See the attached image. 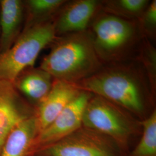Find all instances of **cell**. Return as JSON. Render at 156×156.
Masks as SVG:
<instances>
[{"instance_id":"6da1fadb","label":"cell","mask_w":156,"mask_h":156,"mask_svg":"<svg viewBox=\"0 0 156 156\" xmlns=\"http://www.w3.org/2000/svg\"><path fill=\"white\" fill-rule=\"evenodd\" d=\"M75 85L138 116L145 113L147 102L155 94L138 60L109 64Z\"/></svg>"},{"instance_id":"7a4b0ae2","label":"cell","mask_w":156,"mask_h":156,"mask_svg":"<svg viewBox=\"0 0 156 156\" xmlns=\"http://www.w3.org/2000/svg\"><path fill=\"white\" fill-rule=\"evenodd\" d=\"M39 68L55 79L76 84L104 66L90 31L57 37Z\"/></svg>"},{"instance_id":"3957f363","label":"cell","mask_w":156,"mask_h":156,"mask_svg":"<svg viewBox=\"0 0 156 156\" xmlns=\"http://www.w3.org/2000/svg\"><path fill=\"white\" fill-rule=\"evenodd\" d=\"M96 16L90 31L101 62L104 65L127 60L143 37L138 22L104 12Z\"/></svg>"},{"instance_id":"277c9868","label":"cell","mask_w":156,"mask_h":156,"mask_svg":"<svg viewBox=\"0 0 156 156\" xmlns=\"http://www.w3.org/2000/svg\"><path fill=\"white\" fill-rule=\"evenodd\" d=\"M57 37L52 19L26 27L9 49L0 53V80L13 82L23 71L33 67L41 51Z\"/></svg>"},{"instance_id":"5b68a950","label":"cell","mask_w":156,"mask_h":156,"mask_svg":"<svg viewBox=\"0 0 156 156\" xmlns=\"http://www.w3.org/2000/svg\"><path fill=\"white\" fill-rule=\"evenodd\" d=\"M82 126L105 135L121 146L135 131L136 124L120 106L93 95L84 111Z\"/></svg>"},{"instance_id":"8992f818","label":"cell","mask_w":156,"mask_h":156,"mask_svg":"<svg viewBox=\"0 0 156 156\" xmlns=\"http://www.w3.org/2000/svg\"><path fill=\"white\" fill-rule=\"evenodd\" d=\"M119 146L110 138L82 126L35 154L38 156H119Z\"/></svg>"},{"instance_id":"52a82bcc","label":"cell","mask_w":156,"mask_h":156,"mask_svg":"<svg viewBox=\"0 0 156 156\" xmlns=\"http://www.w3.org/2000/svg\"><path fill=\"white\" fill-rule=\"evenodd\" d=\"M93 94L82 91L50 125L41 131L34 143L33 155L65 138L82 126L84 111Z\"/></svg>"},{"instance_id":"ba28073f","label":"cell","mask_w":156,"mask_h":156,"mask_svg":"<svg viewBox=\"0 0 156 156\" xmlns=\"http://www.w3.org/2000/svg\"><path fill=\"white\" fill-rule=\"evenodd\" d=\"M35 114L13 82L0 80V153L6 137L17 124Z\"/></svg>"},{"instance_id":"9c48e42d","label":"cell","mask_w":156,"mask_h":156,"mask_svg":"<svg viewBox=\"0 0 156 156\" xmlns=\"http://www.w3.org/2000/svg\"><path fill=\"white\" fill-rule=\"evenodd\" d=\"M101 8L96 0H76L66 3L54 20L57 37L87 31Z\"/></svg>"},{"instance_id":"30bf717a","label":"cell","mask_w":156,"mask_h":156,"mask_svg":"<svg viewBox=\"0 0 156 156\" xmlns=\"http://www.w3.org/2000/svg\"><path fill=\"white\" fill-rule=\"evenodd\" d=\"M82 91L75 84L54 79L49 93L35 110L39 133L48 127Z\"/></svg>"},{"instance_id":"8fae6325","label":"cell","mask_w":156,"mask_h":156,"mask_svg":"<svg viewBox=\"0 0 156 156\" xmlns=\"http://www.w3.org/2000/svg\"><path fill=\"white\" fill-rule=\"evenodd\" d=\"M39 129L35 114L17 124L6 137L0 156H32Z\"/></svg>"},{"instance_id":"7c38bea8","label":"cell","mask_w":156,"mask_h":156,"mask_svg":"<svg viewBox=\"0 0 156 156\" xmlns=\"http://www.w3.org/2000/svg\"><path fill=\"white\" fill-rule=\"evenodd\" d=\"M23 9L22 1H0V53L9 49L21 34Z\"/></svg>"},{"instance_id":"4fadbf2b","label":"cell","mask_w":156,"mask_h":156,"mask_svg":"<svg viewBox=\"0 0 156 156\" xmlns=\"http://www.w3.org/2000/svg\"><path fill=\"white\" fill-rule=\"evenodd\" d=\"M53 80L49 73L39 67H31L20 73L13 83L19 92L38 105L49 93Z\"/></svg>"},{"instance_id":"5bb4252c","label":"cell","mask_w":156,"mask_h":156,"mask_svg":"<svg viewBox=\"0 0 156 156\" xmlns=\"http://www.w3.org/2000/svg\"><path fill=\"white\" fill-rule=\"evenodd\" d=\"M148 0H110L101 2L104 12L126 20L138 21L149 4Z\"/></svg>"},{"instance_id":"9a60e30c","label":"cell","mask_w":156,"mask_h":156,"mask_svg":"<svg viewBox=\"0 0 156 156\" xmlns=\"http://www.w3.org/2000/svg\"><path fill=\"white\" fill-rule=\"evenodd\" d=\"M67 1L65 0H29L26 2L28 13L27 26L42 22L51 19Z\"/></svg>"},{"instance_id":"2e32d148","label":"cell","mask_w":156,"mask_h":156,"mask_svg":"<svg viewBox=\"0 0 156 156\" xmlns=\"http://www.w3.org/2000/svg\"><path fill=\"white\" fill-rule=\"evenodd\" d=\"M142 135L139 144L129 156H156V111L141 123Z\"/></svg>"},{"instance_id":"e0dca14e","label":"cell","mask_w":156,"mask_h":156,"mask_svg":"<svg viewBox=\"0 0 156 156\" xmlns=\"http://www.w3.org/2000/svg\"><path fill=\"white\" fill-rule=\"evenodd\" d=\"M139 54L137 60L145 69L153 91L155 93L156 87V49L151 44L149 39L143 37L139 46Z\"/></svg>"},{"instance_id":"ac0fdd59","label":"cell","mask_w":156,"mask_h":156,"mask_svg":"<svg viewBox=\"0 0 156 156\" xmlns=\"http://www.w3.org/2000/svg\"><path fill=\"white\" fill-rule=\"evenodd\" d=\"M138 22L142 36L153 38L156 28V0L149 3Z\"/></svg>"}]
</instances>
